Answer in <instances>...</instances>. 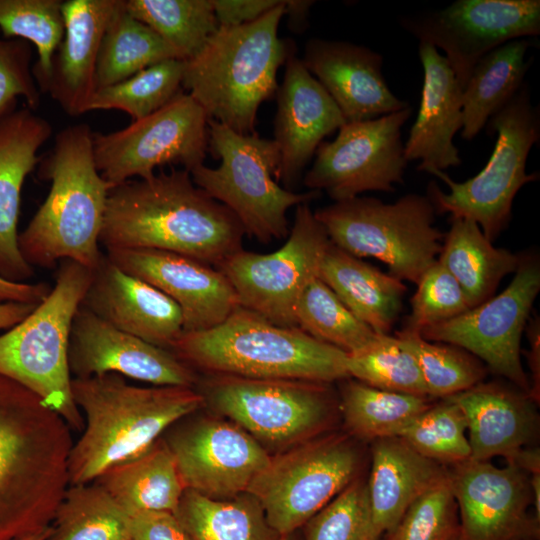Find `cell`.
<instances>
[{"label": "cell", "mask_w": 540, "mask_h": 540, "mask_svg": "<svg viewBox=\"0 0 540 540\" xmlns=\"http://www.w3.org/2000/svg\"><path fill=\"white\" fill-rule=\"evenodd\" d=\"M118 0H66L64 35L51 60L44 93L69 116L87 112L94 95L102 38Z\"/></svg>", "instance_id": "cell-28"}, {"label": "cell", "mask_w": 540, "mask_h": 540, "mask_svg": "<svg viewBox=\"0 0 540 540\" xmlns=\"http://www.w3.org/2000/svg\"><path fill=\"white\" fill-rule=\"evenodd\" d=\"M346 432H329L272 455L248 493L280 535L295 532L360 476L363 451Z\"/></svg>", "instance_id": "cell-12"}, {"label": "cell", "mask_w": 540, "mask_h": 540, "mask_svg": "<svg viewBox=\"0 0 540 540\" xmlns=\"http://www.w3.org/2000/svg\"><path fill=\"white\" fill-rule=\"evenodd\" d=\"M176 516L192 540H279L258 499L245 492L211 499L185 490Z\"/></svg>", "instance_id": "cell-35"}, {"label": "cell", "mask_w": 540, "mask_h": 540, "mask_svg": "<svg viewBox=\"0 0 540 540\" xmlns=\"http://www.w3.org/2000/svg\"><path fill=\"white\" fill-rule=\"evenodd\" d=\"M208 126L209 150L220 165L195 167L190 171L193 182L227 207L244 232L259 242L287 237L288 210L309 203L321 192L296 193L278 184L280 155L274 140L239 134L210 119Z\"/></svg>", "instance_id": "cell-9"}, {"label": "cell", "mask_w": 540, "mask_h": 540, "mask_svg": "<svg viewBox=\"0 0 540 540\" xmlns=\"http://www.w3.org/2000/svg\"><path fill=\"white\" fill-rule=\"evenodd\" d=\"M539 291L538 257L520 254L517 270L505 290L451 320L424 328L420 335L466 350L529 395V377L520 357L521 337Z\"/></svg>", "instance_id": "cell-15"}, {"label": "cell", "mask_w": 540, "mask_h": 540, "mask_svg": "<svg viewBox=\"0 0 540 540\" xmlns=\"http://www.w3.org/2000/svg\"><path fill=\"white\" fill-rule=\"evenodd\" d=\"M395 336L416 358L428 396L432 399H443L465 391L486 377L484 363L458 346L431 342L419 333L403 329Z\"/></svg>", "instance_id": "cell-43"}, {"label": "cell", "mask_w": 540, "mask_h": 540, "mask_svg": "<svg viewBox=\"0 0 540 540\" xmlns=\"http://www.w3.org/2000/svg\"><path fill=\"white\" fill-rule=\"evenodd\" d=\"M465 415L471 459L511 463L536 440L539 416L528 393L509 382H480L447 397Z\"/></svg>", "instance_id": "cell-26"}, {"label": "cell", "mask_w": 540, "mask_h": 540, "mask_svg": "<svg viewBox=\"0 0 540 540\" xmlns=\"http://www.w3.org/2000/svg\"><path fill=\"white\" fill-rule=\"evenodd\" d=\"M93 134L85 123L68 126L39 161V177L50 189L18 235L20 253L33 268L53 269L71 260L94 271L104 257L99 236L113 186L96 167Z\"/></svg>", "instance_id": "cell-4"}, {"label": "cell", "mask_w": 540, "mask_h": 540, "mask_svg": "<svg viewBox=\"0 0 540 540\" xmlns=\"http://www.w3.org/2000/svg\"><path fill=\"white\" fill-rule=\"evenodd\" d=\"M71 429L35 394L0 375V540L48 529L68 484Z\"/></svg>", "instance_id": "cell-2"}, {"label": "cell", "mask_w": 540, "mask_h": 540, "mask_svg": "<svg viewBox=\"0 0 540 540\" xmlns=\"http://www.w3.org/2000/svg\"><path fill=\"white\" fill-rule=\"evenodd\" d=\"M347 371L351 378L378 389L429 397L416 358L390 334H377L362 348L347 353Z\"/></svg>", "instance_id": "cell-42"}, {"label": "cell", "mask_w": 540, "mask_h": 540, "mask_svg": "<svg viewBox=\"0 0 540 540\" xmlns=\"http://www.w3.org/2000/svg\"><path fill=\"white\" fill-rule=\"evenodd\" d=\"M92 275L74 261H61L45 300L0 335V375L31 391L77 432L83 430L84 420L72 395L68 345Z\"/></svg>", "instance_id": "cell-7"}, {"label": "cell", "mask_w": 540, "mask_h": 540, "mask_svg": "<svg viewBox=\"0 0 540 540\" xmlns=\"http://www.w3.org/2000/svg\"><path fill=\"white\" fill-rule=\"evenodd\" d=\"M301 61L346 122L371 120L410 106L390 90L382 73V55L368 47L312 38Z\"/></svg>", "instance_id": "cell-23"}, {"label": "cell", "mask_w": 540, "mask_h": 540, "mask_svg": "<svg viewBox=\"0 0 540 540\" xmlns=\"http://www.w3.org/2000/svg\"><path fill=\"white\" fill-rule=\"evenodd\" d=\"M38 304L6 302L0 303V330L10 329L25 319Z\"/></svg>", "instance_id": "cell-53"}, {"label": "cell", "mask_w": 540, "mask_h": 540, "mask_svg": "<svg viewBox=\"0 0 540 540\" xmlns=\"http://www.w3.org/2000/svg\"><path fill=\"white\" fill-rule=\"evenodd\" d=\"M366 480L356 478L302 527L304 540H369Z\"/></svg>", "instance_id": "cell-46"}, {"label": "cell", "mask_w": 540, "mask_h": 540, "mask_svg": "<svg viewBox=\"0 0 540 540\" xmlns=\"http://www.w3.org/2000/svg\"><path fill=\"white\" fill-rule=\"evenodd\" d=\"M381 540H383V539H381Z\"/></svg>", "instance_id": "cell-57"}, {"label": "cell", "mask_w": 540, "mask_h": 540, "mask_svg": "<svg viewBox=\"0 0 540 540\" xmlns=\"http://www.w3.org/2000/svg\"><path fill=\"white\" fill-rule=\"evenodd\" d=\"M279 540H298L295 532L280 536Z\"/></svg>", "instance_id": "cell-56"}, {"label": "cell", "mask_w": 540, "mask_h": 540, "mask_svg": "<svg viewBox=\"0 0 540 540\" xmlns=\"http://www.w3.org/2000/svg\"><path fill=\"white\" fill-rule=\"evenodd\" d=\"M339 383L344 428L359 441L399 436L433 403L429 397L378 389L351 377Z\"/></svg>", "instance_id": "cell-34"}, {"label": "cell", "mask_w": 540, "mask_h": 540, "mask_svg": "<svg viewBox=\"0 0 540 540\" xmlns=\"http://www.w3.org/2000/svg\"><path fill=\"white\" fill-rule=\"evenodd\" d=\"M411 298V313L403 330L419 333L426 327L451 320L470 308L456 279L438 261L421 276Z\"/></svg>", "instance_id": "cell-47"}, {"label": "cell", "mask_w": 540, "mask_h": 540, "mask_svg": "<svg viewBox=\"0 0 540 540\" xmlns=\"http://www.w3.org/2000/svg\"><path fill=\"white\" fill-rule=\"evenodd\" d=\"M450 219L437 261L456 279L473 308L491 298L505 276L515 273L520 255L493 246L473 220Z\"/></svg>", "instance_id": "cell-32"}, {"label": "cell", "mask_w": 540, "mask_h": 540, "mask_svg": "<svg viewBox=\"0 0 540 540\" xmlns=\"http://www.w3.org/2000/svg\"><path fill=\"white\" fill-rule=\"evenodd\" d=\"M51 134V124L28 107L0 117V277L12 282H25L34 274L18 247L21 192Z\"/></svg>", "instance_id": "cell-25"}, {"label": "cell", "mask_w": 540, "mask_h": 540, "mask_svg": "<svg viewBox=\"0 0 540 540\" xmlns=\"http://www.w3.org/2000/svg\"><path fill=\"white\" fill-rule=\"evenodd\" d=\"M31 45L21 39L4 38L0 33V117L16 108L18 98L36 110L41 92L31 67Z\"/></svg>", "instance_id": "cell-48"}, {"label": "cell", "mask_w": 540, "mask_h": 540, "mask_svg": "<svg viewBox=\"0 0 540 540\" xmlns=\"http://www.w3.org/2000/svg\"><path fill=\"white\" fill-rule=\"evenodd\" d=\"M330 244L309 203H302L296 206L293 226L281 248L268 254L242 248L217 268L234 288L240 306L277 325L296 327L297 301L318 277Z\"/></svg>", "instance_id": "cell-14"}, {"label": "cell", "mask_w": 540, "mask_h": 540, "mask_svg": "<svg viewBox=\"0 0 540 540\" xmlns=\"http://www.w3.org/2000/svg\"><path fill=\"white\" fill-rule=\"evenodd\" d=\"M461 540H539L530 477L513 463L497 467L468 459L447 466Z\"/></svg>", "instance_id": "cell-19"}, {"label": "cell", "mask_w": 540, "mask_h": 540, "mask_svg": "<svg viewBox=\"0 0 540 540\" xmlns=\"http://www.w3.org/2000/svg\"><path fill=\"white\" fill-rule=\"evenodd\" d=\"M127 11L151 28L181 60L194 57L219 28L211 0H124Z\"/></svg>", "instance_id": "cell-38"}, {"label": "cell", "mask_w": 540, "mask_h": 540, "mask_svg": "<svg viewBox=\"0 0 540 540\" xmlns=\"http://www.w3.org/2000/svg\"><path fill=\"white\" fill-rule=\"evenodd\" d=\"M383 540H461L456 499L447 476L419 496Z\"/></svg>", "instance_id": "cell-45"}, {"label": "cell", "mask_w": 540, "mask_h": 540, "mask_svg": "<svg viewBox=\"0 0 540 540\" xmlns=\"http://www.w3.org/2000/svg\"><path fill=\"white\" fill-rule=\"evenodd\" d=\"M314 3L311 0H286L284 15L288 16L293 31L301 32L306 29L308 14Z\"/></svg>", "instance_id": "cell-54"}, {"label": "cell", "mask_w": 540, "mask_h": 540, "mask_svg": "<svg viewBox=\"0 0 540 540\" xmlns=\"http://www.w3.org/2000/svg\"><path fill=\"white\" fill-rule=\"evenodd\" d=\"M61 0H0V33L21 39L37 49L33 76L44 93L52 57L64 35Z\"/></svg>", "instance_id": "cell-41"}, {"label": "cell", "mask_w": 540, "mask_h": 540, "mask_svg": "<svg viewBox=\"0 0 540 540\" xmlns=\"http://www.w3.org/2000/svg\"><path fill=\"white\" fill-rule=\"evenodd\" d=\"M169 350L196 373L325 383L350 377L346 352L242 306L215 327L183 332Z\"/></svg>", "instance_id": "cell-5"}, {"label": "cell", "mask_w": 540, "mask_h": 540, "mask_svg": "<svg viewBox=\"0 0 540 540\" xmlns=\"http://www.w3.org/2000/svg\"><path fill=\"white\" fill-rule=\"evenodd\" d=\"M184 60L171 58L153 64L133 76L95 91L87 112L120 110L133 121L168 104L183 91Z\"/></svg>", "instance_id": "cell-40"}, {"label": "cell", "mask_w": 540, "mask_h": 540, "mask_svg": "<svg viewBox=\"0 0 540 540\" xmlns=\"http://www.w3.org/2000/svg\"><path fill=\"white\" fill-rule=\"evenodd\" d=\"M274 141L280 163L276 176L292 191L323 139L346 120L336 103L292 52L277 89Z\"/></svg>", "instance_id": "cell-22"}, {"label": "cell", "mask_w": 540, "mask_h": 540, "mask_svg": "<svg viewBox=\"0 0 540 540\" xmlns=\"http://www.w3.org/2000/svg\"><path fill=\"white\" fill-rule=\"evenodd\" d=\"M176 52L118 0L105 29L95 74L96 91L121 82Z\"/></svg>", "instance_id": "cell-36"}, {"label": "cell", "mask_w": 540, "mask_h": 540, "mask_svg": "<svg viewBox=\"0 0 540 540\" xmlns=\"http://www.w3.org/2000/svg\"><path fill=\"white\" fill-rule=\"evenodd\" d=\"M244 234L235 215L189 171L172 168L109 191L99 242L106 251L161 250L217 267L242 249Z\"/></svg>", "instance_id": "cell-1"}, {"label": "cell", "mask_w": 540, "mask_h": 540, "mask_svg": "<svg viewBox=\"0 0 540 540\" xmlns=\"http://www.w3.org/2000/svg\"><path fill=\"white\" fill-rule=\"evenodd\" d=\"M208 117L200 105L180 92L156 112L107 134H93L96 167L113 187L132 178H147L155 168L179 164L191 171L204 164L209 150Z\"/></svg>", "instance_id": "cell-13"}, {"label": "cell", "mask_w": 540, "mask_h": 540, "mask_svg": "<svg viewBox=\"0 0 540 540\" xmlns=\"http://www.w3.org/2000/svg\"><path fill=\"white\" fill-rule=\"evenodd\" d=\"M285 2L253 22L219 26L203 48L184 61L182 88L208 119L239 134H256L258 109L276 94L277 71L292 52L278 36Z\"/></svg>", "instance_id": "cell-6"}, {"label": "cell", "mask_w": 540, "mask_h": 540, "mask_svg": "<svg viewBox=\"0 0 540 540\" xmlns=\"http://www.w3.org/2000/svg\"><path fill=\"white\" fill-rule=\"evenodd\" d=\"M447 474V466L424 457L398 436L372 441L366 480L369 540H381L407 508Z\"/></svg>", "instance_id": "cell-29"}, {"label": "cell", "mask_w": 540, "mask_h": 540, "mask_svg": "<svg viewBox=\"0 0 540 540\" xmlns=\"http://www.w3.org/2000/svg\"><path fill=\"white\" fill-rule=\"evenodd\" d=\"M435 213L428 196L410 193L394 203L357 196L314 215L333 245L358 258H376L390 275L417 284L442 249Z\"/></svg>", "instance_id": "cell-11"}, {"label": "cell", "mask_w": 540, "mask_h": 540, "mask_svg": "<svg viewBox=\"0 0 540 540\" xmlns=\"http://www.w3.org/2000/svg\"><path fill=\"white\" fill-rule=\"evenodd\" d=\"M423 86L417 118L404 143L406 160H420L418 171L434 173L459 166L453 139L462 127V87L447 59L432 45L419 43Z\"/></svg>", "instance_id": "cell-27"}, {"label": "cell", "mask_w": 540, "mask_h": 540, "mask_svg": "<svg viewBox=\"0 0 540 540\" xmlns=\"http://www.w3.org/2000/svg\"><path fill=\"white\" fill-rule=\"evenodd\" d=\"M485 127L489 135H497L486 166L464 182H455L445 172L435 171L432 174L450 191L445 193L431 182L427 196L436 212L473 220L493 242L509 225L518 191L539 176L526 172L528 155L540 137L539 109L531 102L526 82Z\"/></svg>", "instance_id": "cell-10"}, {"label": "cell", "mask_w": 540, "mask_h": 540, "mask_svg": "<svg viewBox=\"0 0 540 540\" xmlns=\"http://www.w3.org/2000/svg\"><path fill=\"white\" fill-rule=\"evenodd\" d=\"M197 412L163 435L185 489L218 500L247 492L271 455L233 421Z\"/></svg>", "instance_id": "cell-18"}, {"label": "cell", "mask_w": 540, "mask_h": 540, "mask_svg": "<svg viewBox=\"0 0 540 540\" xmlns=\"http://www.w3.org/2000/svg\"><path fill=\"white\" fill-rule=\"evenodd\" d=\"M51 291L44 282H12L0 277V303L20 302L40 304Z\"/></svg>", "instance_id": "cell-51"}, {"label": "cell", "mask_w": 540, "mask_h": 540, "mask_svg": "<svg viewBox=\"0 0 540 540\" xmlns=\"http://www.w3.org/2000/svg\"><path fill=\"white\" fill-rule=\"evenodd\" d=\"M68 366L74 378L114 373L153 386H195L198 375L169 349L121 331L80 305L71 325Z\"/></svg>", "instance_id": "cell-20"}, {"label": "cell", "mask_w": 540, "mask_h": 540, "mask_svg": "<svg viewBox=\"0 0 540 540\" xmlns=\"http://www.w3.org/2000/svg\"><path fill=\"white\" fill-rule=\"evenodd\" d=\"M281 2V0H211L219 26H238L253 22Z\"/></svg>", "instance_id": "cell-50"}, {"label": "cell", "mask_w": 540, "mask_h": 540, "mask_svg": "<svg viewBox=\"0 0 540 540\" xmlns=\"http://www.w3.org/2000/svg\"><path fill=\"white\" fill-rule=\"evenodd\" d=\"M106 256L170 297L181 309L183 332L215 327L240 306L226 276L196 259L152 249L108 250Z\"/></svg>", "instance_id": "cell-21"}, {"label": "cell", "mask_w": 540, "mask_h": 540, "mask_svg": "<svg viewBox=\"0 0 540 540\" xmlns=\"http://www.w3.org/2000/svg\"><path fill=\"white\" fill-rule=\"evenodd\" d=\"M131 540H192L175 513L151 511L130 516Z\"/></svg>", "instance_id": "cell-49"}, {"label": "cell", "mask_w": 540, "mask_h": 540, "mask_svg": "<svg viewBox=\"0 0 540 540\" xmlns=\"http://www.w3.org/2000/svg\"><path fill=\"white\" fill-rule=\"evenodd\" d=\"M466 431L460 407L443 398L417 416L398 437L424 457L450 466L471 457Z\"/></svg>", "instance_id": "cell-44"}, {"label": "cell", "mask_w": 540, "mask_h": 540, "mask_svg": "<svg viewBox=\"0 0 540 540\" xmlns=\"http://www.w3.org/2000/svg\"><path fill=\"white\" fill-rule=\"evenodd\" d=\"M49 528L38 534L26 537L22 540H45L48 534Z\"/></svg>", "instance_id": "cell-55"}, {"label": "cell", "mask_w": 540, "mask_h": 540, "mask_svg": "<svg viewBox=\"0 0 540 540\" xmlns=\"http://www.w3.org/2000/svg\"><path fill=\"white\" fill-rule=\"evenodd\" d=\"M410 106L375 119L346 122L331 142H322L311 168L303 177L309 190H324L334 202L367 191L392 192L403 183L408 161L402 127Z\"/></svg>", "instance_id": "cell-16"}, {"label": "cell", "mask_w": 540, "mask_h": 540, "mask_svg": "<svg viewBox=\"0 0 540 540\" xmlns=\"http://www.w3.org/2000/svg\"><path fill=\"white\" fill-rule=\"evenodd\" d=\"M194 388L271 456L332 432L340 415L332 383L204 374Z\"/></svg>", "instance_id": "cell-8"}, {"label": "cell", "mask_w": 540, "mask_h": 540, "mask_svg": "<svg viewBox=\"0 0 540 540\" xmlns=\"http://www.w3.org/2000/svg\"><path fill=\"white\" fill-rule=\"evenodd\" d=\"M403 29L445 52L462 90L475 64L495 48L540 34L539 0H457L447 7L402 16Z\"/></svg>", "instance_id": "cell-17"}, {"label": "cell", "mask_w": 540, "mask_h": 540, "mask_svg": "<svg viewBox=\"0 0 540 540\" xmlns=\"http://www.w3.org/2000/svg\"><path fill=\"white\" fill-rule=\"evenodd\" d=\"M71 385L84 427L70 450L69 486L92 483L140 455L174 423L204 406L193 387H140L114 373L72 378Z\"/></svg>", "instance_id": "cell-3"}, {"label": "cell", "mask_w": 540, "mask_h": 540, "mask_svg": "<svg viewBox=\"0 0 540 540\" xmlns=\"http://www.w3.org/2000/svg\"><path fill=\"white\" fill-rule=\"evenodd\" d=\"M527 38L509 41L484 55L462 90L461 137L472 140L488 120L518 92L530 62Z\"/></svg>", "instance_id": "cell-33"}, {"label": "cell", "mask_w": 540, "mask_h": 540, "mask_svg": "<svg viewBox=\"0 0 540 540\" xmlns=\"http://www.w3.org/2000/svg\"><path fill=\"white\" fill-rule=\"evenodd\" d=\"M318 277L342 303L377 334H389L402 310L407 288L332 243L321 261Z\"/></svg>", "instance_id": "cell-30"}, {"label": "cell", "mask_w": 540, "mask_h": 540, "mask_svg": "<svg viewBox=\"0 0 540 540\" xmlns=\"http://www.w3.org/2000/svg\"><path fill=\"white\" fill-rule=\"evenodd\" d=\"M294 318L296 327L346 353L362 348L377 335L355 317L319 277L303 290Z\"/></svg>", "instance_id": "cell-39"}, {"label": "cell", "mask_w": 540, "mask_h": 540, "mask_svg": "<svg viewBox=\"0 0 540 540\" xmlns=\"http://www.w3.org/2000/svg\"><path fill=\"white\" fill-rule=\"evenodd\" d=\"M129 515L176 513L186 490L163 436L140 455L119 463L93 481Z\"/></svg>", "instance_id": "cell-31"}, {"label": "cell", "mask_w": 540, "mask_h": 540, "mask_svg": "<svg viewBox=\"0 0 540 540\" xmlns=\"http://www.w3.org/2000/svg\"><path fill=\"white\" fill-rule=\"evenodd\" d=\"M115 328L170 349L183 333L180 307L162 291L133 276L106 254L93 271L82 304Z\"/></svg>", "instance_id": "cell-24"}, {"label": "cell", "mask_w": 540, "mask_h": 540, "mask_svg": "<svg viewBox=\"0 0 540 540\" xmlns=\"http://www.w3.org/2000/svg\"><path fill=\"white\" fill-rule=\"evenodd\" d=\"M45 540H131L130 516L94 482L68 486Z\"/></svg>", "instance_id": "cell-37"}, {"label": "cell", "mask_w": 540, "mask_h": 540, "mask_svg": "<svg viewBox=\"0 0 540 540\" xmlns=\"http://www.w3.org/2000/svg\"><path fill=\"white\" fill-rule=\"evenodd\" d=\"M525 327L529 341V349L525 352L530 370V398L539 405L540 401V318L534 313Z\"/></svg>", "instance_id": "cell-52"}]
</instances>
